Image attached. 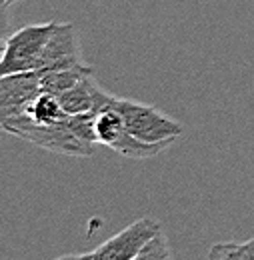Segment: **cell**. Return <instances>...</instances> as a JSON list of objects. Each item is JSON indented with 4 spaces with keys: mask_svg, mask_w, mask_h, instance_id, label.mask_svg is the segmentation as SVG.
I'll return each instance as SVG.
<instances>
[{
    "mask_svg": "<svg viewBox=\"0 0 254 260\" xmlns=\"http://www.w3.org/2000/svg\"><path fill=\"white\" fill-rule=\"evenodd\" d=\"M86 62L80 58L76 32L70 22H56L52 36L48 38L44 52L38 60L36 72H52V70H68V68H78Z\"/></svg>",
    "mask_w": 254,
    "mask_h": 260,
    "instance_id": "8992f818",
    "label": "cell"
},
{
    "mask_svg": "<svg viewBox=\"0 0 254 260\" xmlns=\"http://www.w3.org/2000/svg\"><path fill=\"white\" fill-rule=\"evenodd\" d=\"M92 68L88 64L78 66V68H68V70H52V72H42L40 74V88L42 92H50L60 96L62 92L70 90L80 78L90 74Z\"/></svg>",
    "mask_w": 254,
    "mask_h": 260,
    "instance_id": "30bf717a",
    "label": "cell"
},
{
    "mask_svg": "<svg viewBox=\"0 0 254 260\" xmlns=\"http://www.w3.org/2000/svg\"><path fill=\"white\" fill-rule=\"evenodd\" d=\"M54 26L56 22L30 24L10 34L0 60V76L16 74V72H32V70L36 72L38 60L44 52L48 38L52 36Z\"/></svg>",
    "mask_w": 254,
    "mask_h": 260,
    "instance_id": "277c9868",
    "label": "cell"
},
{
    "mask_svg": "<svg viewBox=\"0 0 254 260\" xmlns=\"http://www.w3.org/2000/svg\"><path fill=\"white\" fill-rule=\"evenodd\" d=\"M40 92V72L32 70L0 76V122L18 114Z\"/></svg>",
    "mask_w": 254,
    "mask_h": 260,
    "instance_id": "52a82bcc",
    "label": "cell"
},
{
    "mask_svg": "<svg viewBox=\"0 0 254 260\" xmlns=\"http://www.w3.org/2000/svg\"><path fill=\"white\" fill-rule=\"evenodd\" d=\"M132 260H172L166 236L162 232H158Z\"/></svg>",
    "mask_w": 254,
    "mask_h": 260,
    "instance_id": "7c38bea8",
    "label": "cell"
},
{
    "mask_svg": "<svg viewBox=\"0 0 254 260\" xmlns=\"http://www.w3.org/2000/svg\"><path fill=\"white\" fill-rule=\"evenodd\" d=\"M6 6H12V4H16V2H20V0H2Z\"/></svg>",
    "mask_w": 254,
    "mask_h": 260,
    "instance_id": "9a60e30c",
    "label": "cell"
},
{
    "mask_svg": "<svg viewBox=\"0 0 254 260\" xmlns=\"http://www.w3.org/2000/svg\"><path fill=\"white\" fill-rule=\"evenodd\" d=\"M14 116H18V118H22L26 122H32V124H56V122L64 120L68 114L62 110L60 100H58L56 94L40 92L38 96L32 98L30 102Z\"/></svg>",
    "mask_w": 254,
    "mask_h": 260,
    "instance_id": "9c48e42d",
    "label": "cell"
},
{
    "mask_svg": "<svg viewBox=\"0 0 254 260\" xmlns=\"http://www.w3.org/2000/svg\"><path fill=\"white\" fill-rule=\"evenodd\" d=\"M8 8L2 0H0V60H2V54H4V46H6V40L10 36V16H8Z\"/></svg>",
    "mask_w": 254,
    "mask_h": 260,
    "instance_id": "4fadbf2b",
    "label": "cell"
},
{
    "mask_svg": "<svg viewBox=\"0 0 254 260\" xmlns=\"http://www.w3.org/2000/svg\"><path fill=\"white\" fill-rule=\"evenodd\" d=\"M58 100H60V106L66 114H86V112H98L104 106L112 104L114 96L104 92L96 84L92 74H86L70 90L62 92Z\"/></svg>",
    "mask_w": 254,
    "mask_h": 260,
    "instance_id": "ba28073f",
    "label": "cell"
},
{
    "mask_svg": "<svg viewBox=\"0 0 254 260\" xmlns=\"http://www.w3.org/2000/svg\"><path fill=\"white\" fill-rule=\"evenodd\" d=\"M94 142L108 146L120 156H126L132 160H144V158L158 156L160 152H164L170 146V142L150 144V142H142L136 136H132L124 124L122 114L114 108V104H108L102 110L94 112Z\"/></svg>",
    "mask_w": 254,
    "mask_h": 260,
    "instance_id": "7a4b0ae2",
    "label": "cell"
},
{
    "mask_svg": "<svg viewBox=\"0 0 254 260\" xmlns=\"http://www.w3.org/2000/svg\"><path fill=\"white\" fill-rule=\"evenodd\" d=\"M70 116V114H68ZM68 116L56 122V124H32L18 116L6 118L0 122V128L12 136H18L26 142H32L44 150L56 152V154H66V156H90L92 154V144L84 142L74 134L70 128Z\"/></svg>",
    "mask_w": 254,
    "mask_h": 260,
    "instance_id": "6da1fadb",
    "label": "cell"
},
{
    "mask_svg": "<svg viewBox=\"0 0 254 260\" xmlns=\"http://www.w3.org/2000/svg\"><path fill=\"white\" fill-rule=\"evenodd\" d=\"M54 260H92V252H80V254H64V256H58Z\"/></svg>",
    "mask_w": 254,
    "mask_h": 260,
    "instance_id": "5bb4252c",
    "label": "cell"
},
{
    "mask_svg": "<svg viewBox=\"0 0 254 260\" xmlns=\"http://www.w3.org/2000/svg\"><path fill=\"white\" fill-rule=\"evenodd\" d=\"M114 108L122 114L124 124L132 136L142 142L160 144V142H174L182 134V124L176 122L172 116H166L158 108L150 104H142L136 100L114 98Z\"/></svg>",
    "mask_w": 254,
    "mask_h": 260,
    "instance_id": "3957f363",
    "label": "cell"
},
{
    "mask_svg": "<svg viewBox=\"0 0 254 260\" xmlns=\"http://www.w3.org/2000/svg\"><path fill=\"white\" fill-rule=\"evenodd\" d=\"M208 260H252L246 242H216L208 250Z\"/></svg>",
    "mask_w": 254,
    "mask_h": 260,
    "instance_id": "8fae6325",
    "label": "cell"
},
{
    "mask_svg": "<svg viewBox=\"0 0 254 260\" xmlns=\"http://www.w3.org/2000/svg\"><path fill=\"white\" fill-rule=\"evenodd\" d=\"M158 232H162L158 218L142 216L104 240L92 252V260H132Z\"/></svg>",
    "mask_w": 254,
    "mask_h": 260,
    "instance_id": "5b68a950",
    "label": "cell"
}]
</instances>
